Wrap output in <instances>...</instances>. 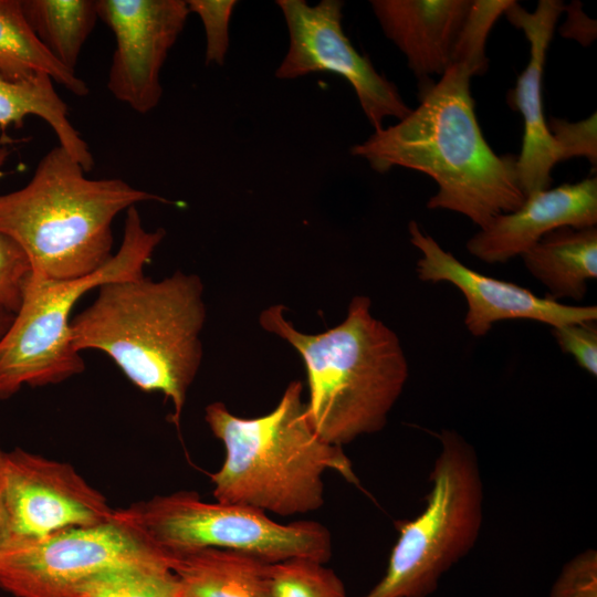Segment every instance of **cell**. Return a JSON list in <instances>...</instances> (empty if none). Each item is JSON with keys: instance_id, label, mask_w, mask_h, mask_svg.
I'll return each instance as SVG.
<instances>
[{"instance_id": "6da1fadb", "label": "cell", "mask_w": 597, "mask_h": 597, "mask_svg": "<svg viewBox=\"0 0 597 597\" xmlns=\"http://www.w3.org/2000/svg\"><path fill=\"white\" fill-rule=\"evenodd\" d=\"M471 77L464 66L452 64L426 88L417 108L397 124L374 130L350 151L379 174L404 167L428 175L438 191L427 207L461 213L482 229L520 208L526 197L516 157L495 154L484 139Z\"/></svg>"}, {"instance_id": "7a4b0ae2", "label": "cell", "mask_w": 597, "mask_h": 597, "mask_svg": "<svg viewBox=\"0 0 597 597\" xmlns=\"http://www.w3.org/2000/svg\"><path fill=\"white\" fill-rule=\"evenodd\" d=\"M97 290L93 303L72 320L73 347L105 353L136 387L161 392L179 427L202 362L201 279L176 271L158 281L142 275Z\"/></svg>"}, {"instance_id": "3957f363", "label": "cell", "mask_w": 597, "mask_h": 597, "mask_svg": "<svg viewBox=\"0 0 597 597\" xmlns=\"http://www.w3.org/2000/svg\"><path fill=\"white\" fill-rule=\"evenodd\" d=\"M283 305L265 308L263 329L302 357L308 386L307 416L316 433L342 447L380 431L408 379V362L396 333L371 313L367 296L352 298L346 317L318 334H305L284 316Z\"/></svg>"}, {"instance_id": "277c9868", "label": "cell", "mask_w": 597, "mask_h": 597, "mask_svg": "<svg viewBox=\"0 0 597 597\" xmlns=\"http://www.w3.org/2000/svg\"><path fill=\"white\" fill-rule=\"evenodd\" d=\"M302 395L303 384L293 380L274 409L255 418L235 416L221 401L206 407L205 420L226 453L210 474L217 502L291 516L323 506L327 470L359 483L343 448L314 430Z\"/></svg>"}, {"instance_id": "5b68a950", "label": "cell", "mask_w": 597, "mask_h": 597, "mask_svg": "<svg viewBox=\"0 0 597 597\" xmlns=\"http://www.w3.org/2000/svg\"><path fill=\"white\" fill-rule=\"evenodd\" d=\"M61 146L38 163L29 182L0 195V232L25 254L31 273L74 280L113 256V221L142 202H169L119 178L91 179Z\"/></svg>"}, {"instance_id": "8992f818", "label": "cell", "mask_w": 597, "mask_h": 597, "mask_svg": "<svg viewBox=\"0 0 597 597\" xmlns=\"http://www.w3.org/2000/svg\"><path fill=\"white\" fill-rule=\"evenodd\" d=\"M165 235L163 228L146 230L134 206L126 210L118 251L98 271L62 281L30 272L20 306L0 338V399L25 385H54L81 374L85 363L71 338L73 307L83 295L105 283L144 275V266Z\"/></svg>"}, {"instance_id": "52a82bcc", "label": "cell", "mask_w": 597, "mask_h": 597, "mask_svg": "<svg viewBox=\"0 0 597 597\" xmlns=\"http://www.w3.org/2000/svg\"><path fill=\"white\" fill-rule=\"evenodd\" d=\"M426 506L396 522L399 536L380 580L359 597H429L474 547L483 517V483L473 447L453 430L439 433Z\"/></svg>"}, {"instance_id": "ba28073f", "label": "cell", "mask_w": 597, "mask_h": 597, "mask_svg": "<svg viewBox=\"0 0 597 597\" xmlns=\"http://www.w3.org/2000/svg\"><path fill=\"white\" fill-rule=\"evenodd\" d=\"M114 517L167 553L214 547L274 564L290 558L327 563L328 530L315 521L281 524L255 507L205 502L197 492L178 491L114 510Z\"/></svg>"}, {"instance_id": "9c48e42d", "label": "cell", "mask_w": 597, "mask_h": 597, "mask_svg": "<svg viewBox=\"0 0 597 597\" xmlns=\"http://www.w3.org/2000/svg\"><path fill=\"white\" fill-rule=\"evenodd\" d=\"M167 558L113 515L94 526L11 538L0 551V588L15 597H81V587L106 569Z\"/></svg>"}, {"instance_id": "30bf717a", "label": "cell", "mask_w": 597, "mask_h": 597, "mask_svg": "<svg viewBox=\"0 0 597 597\" xmlns=\"http://www.w3.org/2000/svg\"><path fill=\"white\" fill-rule=\"evenodd\" d=\"M290 36L287 52L275 76L291 80L318 72L344 77L354 88L359 105L375 130L388 117L401 121L411 111L397 86L379 74L346 36L339 0L315 6L304 0H277Z\"/></svg>"}, {"instance_id": "8fae6325", "label": "cell", "mask_w": 597, "mask_h": 597, "mask_svg": "<svg viewBox=\"0 0 597 597\" xmlns=\"http://www.w3.org/2000/svg\"><path fill=\"white\" fill-rule=\"evenodd\" d=\"M2 495L11 538H39L113 519L105 496L65 462L14 449L6 452Z\"/></svg>"}, {"instance_id": "7c38bea8", "label": "cell", "mask_w": 597, "mask_h": 597, "mask_svg": "<svg viewBox=\"0 0 597 597\" xmlns=\"http://www.w3.org/2000/svg\"><path fill=\"white\" fill-rule=\"evenodd\" d=\"M97 15L113 32L115 50L107 88L138 114L159 104L160 71L184 30V0H96Z\"/></svg>"}, {"instance_id": "4fadbf2b", "label": "cell", "mask_w": 597, "mask_h": 597, "mask_svg": "<svg viewBox=\"0 0 597 597\" xmlns=\"http://www.w3.org/2000/svg\"><path fill=\"white\" fill-rule=\"evenodd\" d=\"M408 231L412 245L421 253L417 262L418 277L423 282L450 283L463 294L464 325L473 336L486 335L493 324L504 320H532L552 327L597 320L595 305H567L468 268L416 221L409 223Z\"/></svg>"}, {"instance_id": "5bb4252c", "label": "cell", "mask_w": 597, "mask_h": 597, "mask_svg": "<svg viewBox=\"0 0 597 597\" xmlns=\"http://www.w3.org/2000/svg\"><path fill=\"white\" fill-rule=\"evenodd\" d=\"M565 4L559 0H540L530 12L516 1L505 11L510 23L523 31L530 43V59L513 91V102L523 116L524 134L516 172L521 190L527 197L548 189L553 167L564 160L545 121L542 98L546 53Z\"/></svg>"}, {"instance_id": "9a60e30c", "label": "cell", "mask_w": 597, "mask_h": 597, "mask_svg": "<svg viewBox=\"0 0 597 597\" xmlns=\"http://www.w3.org/2000/svg\"><path fill=\"white\" fill-rule=\"evenodd\" d=\"M596 223L597 179L589 177L527 196L520 208L496 217L471 237L467 250L485 263H505L555 229Z\"/></svg>"}, {"instance_id": "2e32d148", "label": "cell", "mask_w": 597, "mask_h": 597, "mask_svg": "<svg viewBox=\"0 0 597 597\" xmlns=\"http://www.w3.org/2000/svg\"><path fill=\"white\" fill-rule=\"evenodd\" d=\"M471 0H373L385 33L420 80L452 65L454 42Z\"/></svg>"}, {"instance_id": "e0dca14e", "label": "cell", "mask_w": 597, "mask_h": 597, "mask_svg": "<svg viewBox=\"0 0 597 597\" xmlns=\"http://www.w3.org/2000/svg\"><path fill=\"white\" fill-rule=\"evenodd\" d=\"M168 555L182 597H272L271 564L258 557L214 547Z\"/></svg>"}, {"instance_id": "ac0fdd59", "label": "cell", "mask_w": 597, "mask_h": 597, "mask_svg": "<svg viewBox=\"0 0 597 597\" xmlns=\"http://www.w3.org/2000/svg\"><path fill=\"white\" fill-rule=\"evenodd\" d=\"M521 258L549 297L582 301L597 277V228L561 227L545 234Z\"/></svg>"}, {"instance_id": "d6986e66", "label": "cell", "mask_w": 597, "mask_h": 597, "mask_svg": "<svg viewBox=\"0 0 597 597\" xmlns=\"http://www.w3.org/2000/svg\"><path fill=\"white\" fill-rule=\"evenodd\" d=\"M49 75L15 82L0 72V130L19 129L28 116H38L54 132L61 146L83 169L88 172L94 167V158L87 143L72 125L69 109L56 93Z\"/></svg>"}, {"instance_id": "ffe728a7", "label": "cell", "mask_w": 597, "mask_h": 597, "mask_svg": "<svg viewBox=\"0 0 597 597\" xmlns=\"http://www.w3.org/2000/svg\"><path fill=\"white\" fill-rule=\"evenodd\" d=\"M0 72L15 82L45 74L76 96L90 91L76 73L60 64L39 42L24 18L21 0H0Z\"/></svg>"}, {"instance_id": "44dd1931", "label": "cell", "mask_w": 597, "mask_h": 597, "mask_svg": "<svg viewBox=\"0 0 597 597\" xmlns=\"http://www.w3.org/2000/svg\"><path fill=\"white\" fill-rule=\"evenodd\" d=\"M21 8L43 48L76 73L81 51L98 20L96 0H21Z\"/></svg>"}, {"instance_id": "7402d4cb", "label": "cell", "mask_w": 597, "mask_h": 597, "mask_svg": "<svg viewBox=\"0 0 597 597\" xmlns=\"http://www.w3.org/2000/svg\"><path fill=\"white\" fill-rule=\"evenodd\" d=\"M81 597H182L181 586L167 559L106 569L90 578Z\"/></svg>"}, {"instance_id": "603a6c76", "label": "cell", "mask_w": 597, "mask_h": 597, "mask_svg": "<svg viewBox=\"0 0 597 597\" xmlns=\"http://www.w3.org/2000/svg\"><path fill=\"white\" fill-rule=\"evenodd\" d=\"M272 597H347L337 574L310 558H290L271 564Z\"/></svg>"}, {"instance_id": "cb8c5ba5", "label": "cell", "mask_w": 597, "mask_h": 597, "mask_svg": "<svg viewBox=\"0 0 597 597\" xmlns=\"http://www.w3.org/2000/svg\"><path fill=\"white\" fill-rule=\"evenodd\" d=\"M514 0H474L458 32L452 64L464 66L471 76L486 72V39L495 21L505 13Z\"/></svg>"}, {"instance_id": "d4e9b609", "label": "cell", "mask_w": 597, "mask_h": 597, "mask_svg": "<svg viewBox=\"0 0 597 597\" xmlns=\"http://www.w3.org/2000/svg\"><path fill=\"white\" fill-rule=\"evenodd\" d=\"M12 140L0 136V168L8 160ZM31 272L29 261L9 237L0 232V305L17 312L21 302L23 284Z\"/></svg>"}, {"instance_id": "484cf974", "label": "cell", "mask_w": 597, "mask_h": 597, "mask_svg": "<svg viewBox=\"0 0 597 597\" xmlns=\"http://www.w3.org/2000/svg\"><path fill=\"white\" fill-rule=\"evenodd\" d=\"M189 13H196L206 32V64L222 65L229 49V23L237 1L188 0Z\"/></svg>"}, {"instance_id": "4316f807", "label": "cell", "mask_w": 597, "mask_h": 597, "mask_svg": "<svg viewBox=\"0 0 597 597\" xmlns=\"http://www.w3.org/2000/svg\"><path fill=\"white\" fill-rule=\"evenodd\" d=\"M548 130L563 154V159L586 157L596 167L597 164V119L596 113L589 117L568 122L562 118H551Z\"/></svg>"}, {"instance_id": "83f0119b", "label": "cell", "mask_w": 597, "mask_h": 597, "mask_svg": "<svg viewBox=\"0 0 597 597\" xmlns=\"http://www.w3.org/2000/svg\"><path fill=\"white\" fill-rule=\"evenodd\" d=\"M548 597H597V553L588 548L569 559Z\"/></svg>"}, {"instance_id": "f1b7e54d", "label": "cell", "mask_w": 597, "mask_h": 597, "mask_svg": "<svg viewBox=\"0 0 597 597\" xmlns=\"http://www.w3.org/2000/svg\"><path fill=\"white\" fill-rule=\"evenodd\" d=\"M552 333L559 348L574 357L578 366L589 375H597L596 321L573 323L553 327Z\"/></svg>"}, {"instance_id": "f546056e", "label": "cell", "mask_w": 597, "mask_h": 597, "mask_svg": "<svg viewBox=\"0 0 597 597\" xmlns=\"http://www.w3.org/2000/svg\"><path fill=\"white\" fill-rule=\"evenodd\" d=\"M564 11L567 18L559 28L561 35L588 46L596 39V21L584 12L583 4L579 1H572L564 7Z\"/></svg>"}, {"instance_id": "4dcf8cb0", "label": "cell", "mask_w": 597, "mask_h": 597, "mask_svg": "<svg viewBox=\"0 0 597 597\" xmlns=\"http://www.w3.org/2000/svg\"><path fill=\"white\" fill-rule=\"evenodd\" d=\"M6 452L0 448V551L9 543L11 540V534L9 530L8 519L3 504L2 495V469L4 461Z\"/></svg>"}, {"instance_id": "1f68e13d", "label": "cell", "mask_w": 597, "mask_h": 597, "mask_svg": "<svg viewBox=\"0 0 597 597\" xmlns=\"http://www.w3.org/2000/svg\"><path fill=\"white\" fill-rule=\"evenodd\" d=\"M14 312L6 308L4 306L0 305V338L3 336L8 327L10 326L13 317Z\"/></svg>"}, {"instance_id": "d6a6232c", "label": "cell", "mask_w": 597, "mask_h": 597, "mask_svg": "<svg viewBox=\"0 0 597 597\" xmlns=\"http://www.w3.org/2000/svg\"><path fill=\"white\" fill-rule=\"evenodd\" d=\"M0 136H6V135H3V134L1 133V130H0Z\"/></svg>"}]
</instances>
